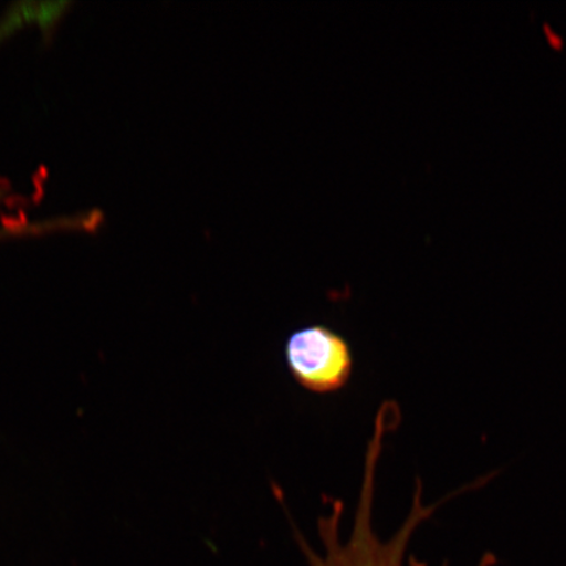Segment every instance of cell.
Listing matches in <instances>:
<instances>
[{"label": "cell", "instance_id": "obj_1", "mask_svg": "<svg viewBox=\"0 0 566 566\" xmlns=\"http://www.w3.org/2000/svg\"><path fill=\"white\" fill-rule=\"evenodd\" d=\"M379 454L380 451L377 448L366 450L363 486H360L348 539L342 536L344 505L339 500H329L331 511L317 520L321 551L311 547L300 531H295V539L308 566H424L406 555L413 522L407 523L400 533L388 542L381 541L375 534L373 528L374 478ZM479 566H491V564L483 562Z\"/></svg>", "mask_w": 566, "mask_h": 566}, {"label": "cell", "instance_id": "obj_2", "mask_svg": "<svg viewBox=\"0 0 566 566\" xmlns=\"http://www.w3.org/2000/svg\"><path fill=\"white\" fill-rule=\"evenodd\" d=\"M285 359L296 384L317 395L342 391L353 374L349 343L325 325L293 332L285 345Z\"/></svg>", "mask_w": 566, "mask_h": 566}, {"label": "cell", "instance_id": "obj_3", "mask_svg": "<svg viewBox=\"0 0 566 566\" xmlns=\"http://www.w3.org/2000/svg\"><path fill=\"white\" fill-rule=\"evenodd\" d=\"M44 231V226H28V228H23V226H11V228H0V239L15 237V235H24V233H33Z\"/></svg>", "mask_w": 566, "mask_h": 566}]
</instances>
